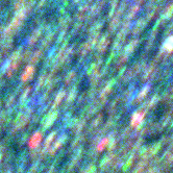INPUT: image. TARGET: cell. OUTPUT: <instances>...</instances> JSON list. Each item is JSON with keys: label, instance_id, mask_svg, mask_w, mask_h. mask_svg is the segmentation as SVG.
Returning <instances> with one entry per match:
<instances>
[{"label": "cell", "instance_id": "1", "mask_svg": "<svg viewBox=\"0 0 173 173\" xmlns=\"http://www.w3.org/2000/svg\"><path fill=\"white\" fill-rule=\"evenodd\" d=\"M145 114L144 113H141V114H136V115L134 116V120H132V125L136 126L138 125L139 123H140L141 121H142L143 117H144Z\"/></svg>", "mask_w": 173, "mask_h": 173}]
</instances>
